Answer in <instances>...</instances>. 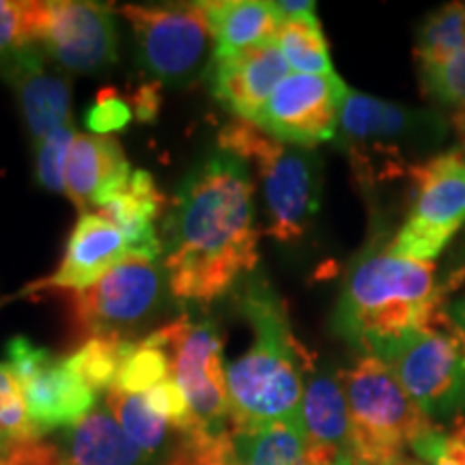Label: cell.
I'll use <instances>...</instances> for the list:
<instances>
[{
	"label": "cell",
	"mask_w": 465,
	"mask_h": 465,
	"mask_svg": "<svg viewBox=\"0 0 465 465\" xmlns=\"http://www.w3.org/2000/svg\"><path fill=\"white\" fill-rule=\"evenodd\" d=\"M164 212L166 196L160 192L153 174L134 171L127 188L95 213L124 232L138 261H155L164 250L155 220Z\"/></svg>",
	"instance_id": "7402d4cb"
},
{
	"label": "cell",
	"mask_w": 465,
	"mask_h": 465,
	"mask_svg": "<svg viewBox=\"0 0 465 465\" xmlns=\"http://www.w3.org/2000/svg\"><path fill=\"white\" fill-rule=\"evenodd\" d=\"M315 7H317L315 3H304V0H300V3H291V0H282V3H276V9L281 11V15L284 17V20L315 14Z\"/></svg>",
	"instance_id": "74e56055"
},
{
	"label": "cell",
	"mask_w": 465,
	"mask_h": 465,
	"mask_svg": "<svg viewBox=\"0 0 465 465\" xmlns=\"http://www.w3.org/2000/svg\"><path fill=\"white\" fill-rule=\"evenodd\" d=\"M441 298L433 263L377 250L349 270L332 325L362 356L381 358L405 336L438 322Z\"/></svg>",
	"instance_id": "3957f363"
},
{
	"label": "cell",
	"mask_w": 465,
	"mask_h": 465,
	"mask_svg": "<svg viewBox=\"0 0 465 465\" xmlns=\"http://www.w3.org/2000/svg\"><path fill=\"white\" fill-rule=\"evenodd\" d=\"M132 173L116 138L75 134L65 166V194L78 212L95 213L127 188Z\"/></svg>",
	"instance_id": "ac0fdd59"
},
{
	"label": "cell",
	"mask_w": 465,
	"mask_h": 465,
	"mask_svg": "<svg viewBox=\"0 0 465 465\" xmlns=\"http://www.w3.org/2000/svg\"><path fill=\"white\" fill-rule=\"evenodd\" d=\"M130 104L134 110V116L147 124V121H153L160 113V83H144L134 91V95H130Z\"/></svg>",
	"instance_id": "8d00e7d4"
},
{
	"label": "cell",
	"mask_w": 465,
	"mask_h": 465,
	"mask_svg": "<svg viewBox=\"0 0 465 465\" xmlns=\"http://www.w3.org/2000/svg\"><path fill=\"white\" fill-rule=\"evenodd\" d=\"M276 44L287 65L298 74H334L328 42L315 14L284 20L276 35Z\"/></svg>",
	"instance_id": "cb8c5ba5"
},
{
	"label": "cell",
	"mask_w": 465,
	"mask_h": 465,
	"mask_svg": "<svg viewBox=\"0 0 465 465\" xmlns=\"http://www.w3.org/2000/svg\"><path fill=\"white\" fill-rule=\"evenodd\" d=\"M203 9L216 42L213 54H231L276 42L284 22L276 3L263 0H212L203 3Z\"/></svg>",
	"instance_id": "603a6c76"
},
{
	"label": "cell",
	"mask_w": 465,
	"mask_h": 465,
	"mask_svg": "<svg viewBox=\"0 0 465 465\" xmlns=\"http://www.w3.org/2000/svg\"><path fill=\"white\" fill-rule=\"evenodd\" d=\"M42 440L35 433L22 388L7 362H0V441L20 444V441Z\"/></svg>",
	"instance_id": "f1b7e54d"
},
{
	"label": "cell",
	"mask_w": 465,
	"mask_h": 465,
	"mask_svg": "<svg viewBox=\"0 0 465 465\" xmlns=\"http://www.w3.org/2000/svg\"><path fill=\"white\" fill-rule=\"evenodd\" d=\"M411 450L427 465H465V418H457L450 431L431 429L414 441Z\"/></svg>",
	"instance_id": "d6a6232c"
},
{
	"label": "cell",
	"mask_w": 465,
	"mask_h": 465,
	"mask_svg": "<svg viewBox=\"0 0 465 465\" xmlns=\"http://www.w3.org/2000/svg\"><path fill=\"white\" fill-rule=\"evenodd\" d=\"M452 127H455L459 136L463 138V147H465V108L457 110V113L452 114Z\"/></svg>",
	"instance_id": "60d3db41"
},
{
	"label": "cell",
	"mask_w": 465,
	"mask_h": 465,
	"mask_svg": "<svg viewBox=\"0 0 465 465\" xmlns=\"http://www.w3.org/2000/svg\"><path fill=\"white\" fill-rule=\"evenodd\" d=\"M300 427L312 465H334L341 459H349L351 424L339 371L328 373L312 369L308 373L300 407Z\"/></svg>",
	"instance_id": "d6986e66"
},
{
	"label": "cell",
	"mask_w": 465,
	"mask_h": 465,
	"mask_svg": "<svg viewBox=\"0 0 465 465\" xmlns=\"http://www.w3.org/2000/svg\"><path fill=\"white\" fill-rule=\"evenodd\" d=\"M457 250H459V252L455 254L457 263L452 265L450 278H449L450 287H459V282L465 281V240H463V243H461V246H459Z\"/></svg>",
	"instance_id": "ab89813d"
},
{
	"label": "cell",
	"mask_w": 465,
	"mask_h": 465,
	"mask_svg": "<svg viewBox=\"0 0 465 465\" xmlns=\"http://www.w3.org/2000/svg\"><path fill=\"white\" fill-rule=\"evenodd\" d=\"M58 452L54 441L31 440L20 444L0 441V465H56Z\"/></svg>",
	"instance_id": "d590c367"
},
{
	"label": "cell",
	"mask_w": 465,
	"mask_h": 465,
	"mask_svg": "<svg viewBox=\"0 0 465 465\" xmlns=\"http://www.w3.org/2000/svg\"><path fill=\"white\" fill-rule=\"evenodd\" d=\"M339 377L349 407L353 465L397 461L418 438L435 429L380 358L360 356L349 369H341Z\"/></svg>",
	"instance_id": "8992f818"
},
{
	"label": "cell",
	"mask_w": 465,
	"mask_h": 465,
	"mask_svg": "<svg viewBox=\"0 0 465 465\" xmlns=\"http://www.w3.org/2000/svg\"><path fill=\"white\" fill-rule=\"evenodd\" d=\"M164 298V272L155 261H127L89 289L72 291L69 317L86 339L121 336L147 322Z\"/></svg>",
	"instance_id": "4fadbf2b"
},
{
	"label": "cell",
	"mask_w": 465,
	"mask_h": 465,
	"mask_svg": "<svg viewBox=\"0 0 465 465\" xmlns=\"http://www.w3.org/2000/svg\"><path fill=\"white\" fill-rule=\"evenodd\" d=\"M334 465H353V463H351V459H341V461L334 463Z\"/></svg>",
	"instance_id": "7bdbcfd3"
},
{
	"label": "cell",
	"mask_w": 465,
	"mask_h": 465,
	"mask_svg": "<svg viewBox=\"0 0 465 465\" xmlns=\"http://www.w3.org/2000/svg\"><path fill=\"white\" fill-rule=\"evenodd\" d=\"M446 315H449L450 323L455 325V328L459 330V334H461L465 341V298L449 304V308H446Z\"/></svg>",
	"instance_id": "f35d334b"
},
{
	"label": "cell",
	"mask_w": 465,
	"mask_h": 465,
	"mask_svg": "<svg viewBox=\"0 0 465 465\" xmlns=\"http://www.w3.org/2000/svg\"><path fill=\"white\" fill-rule=\"evenodd\" d=\"M143 397L147 399L151 410L160 418H164L179 435L188 438V435L194 433V416H192L188 399H185L183 391L173 377H168V380L158 383L155 388H151Z\"/></svg>",
	"instance_id": "836d02e7"
},
{
	"label": "cell",
	"mask_w": 465,
	"mask_h": 465,
	"mask_svg": "<svg viewBox=\"0 0 465 465\" xmlns=\"http://www.w3.org/2000/svg\"><path fill=\"white\" fill-rule=\"evenodd\" d=\"M132 342L134 341L121 339V336L86 339L72 356H67V362L93 392H110L119 377L121 364L132 349Z\"/></svg>",
	"instance_id": "484cf974"
},
{
	"label": "cell",
	"mask_w": 465,
	"mask_h": 465,
	"mask_svg": "<svg viewBox=\"0 0 465 465\" xmlns=\"http://www.w3.org/2000/svg\"><path fill=\"white\" fill-rule=\"evenodd\" d=\"M347 93L336 74H291L272 93L254 125L278 141L312 149L336 136Z\"/></svg>",
	"instance_id": "5bb4252c"
},
{
	"label": "cell",
	"mask_w": 465,
	"mask_h": 465,
	"mask_svg": "<svg viewBox=\"0 0 465 465\" xmlns=\"http://www.w3.org/2000/svg\"><path fill=\"white\" fill-rule=\"evenodd\" d=\"M213 465H312L300 422L240 427L209 440Z\"/></svg>",
	"instance_id": "ffe728a7"
},
{
	"label": "cell",
	"mask_w": 465,
	"mask_h": 465,
	"mask_svg": "<svg viewBox=\"0 0 465 465\" xmlns=\"http://www.w3.org/2000/svg\"><path fill=\"white\" fill-rule=\"evenodd\" d=\"M132 119L134 110L130 100L113 86H106V89L97 91L95 102L86 113L84 121L95 136H108L110 132L124 130L125 125H130Z\"/></svg>",
	"instance_id": "e575fe53"
},
{
	"label": "cell",
	"mask_w": 465,
	"mask_h": 465,
	"mask_svg": "<svg viewBox=\"0 0 465 465\" xmlns=\"http://www.w3.org/2000/svg\"><path fill=\"white\" fill-rule=\"evenodd\" d=\"M138 261L130 242L116 226L97 213H83L67 240L65 257L54 274L28 284L20 295L48 291H83L100 282L114 267Z\"/></svg>",
	"instance_id": "2e32d148"
},
{
	"label": "cell",
	"mask_w": 465,
	"mask_h": 465,
	"mask_svg": "<svg viewBox=\"0 0 465 465\" xmlns=\"http://www.w3.org/2000/svg\"><path fill=\"white\" fill-rule=\"evenodd\" d=\"M149 336L164 349L171 362V377L188 399L194 416L192 435L224 433L232 424V416L226 388L224 341L218 323L207 317L183 315Z\"/></svg>",
	"instance_id": "52a82bcc"
},
{
	"label": "cell",
	"mask_w": 465,
	"mask_h": 465,
	"mask_svg": "<svg viewBox=\"0 0 465 465\" xmlns=\"http://www.w3.org/2000/svg\"><path fill=\"white\" fill-rule=\"evenodd\" d=\"M388 465H392V463H388Z\"/></svg>",
	"instance_id": "f6af8a7d"
},
{
	"label": "cell",
	"mask_w": 465,
	"mask_h": 465,
	"mask_svg": "<svg viewBox=\"0 0 465 465\" xmlns=\"http://www.w3.org/2000/svg\"><path fill=\"white\" fill-rule=\"evenodd\" d=\"M422 91L457 110L465 108V50L438 65L420 67Z\"/></svg>",
	"instance_id": "1f68e13d"
},
{
	"label": "cell",
	"mask_w": 465,
	"mask_h": 465,
	"mask_svg": "<svg viewBox=\"0 0 465 465\" xmlns=\"http://www.w3.org/2000/svg\"><path fill=\"white\" fill-rule=\"evenodd\" d=\"M339 143L364 188L410 177L420 155L446 141L449 124L431 110H416L349 91L341 108Z\"/></svg>",
	"instance_id": "277c9868"
},
{
	"label": "cell",
	"mask_w": 465,
	"mask_h": 465,
	"mask_svg": "<svg viewBox=\"0 0 465 465\" xmlns=\"http://www.w3.org/2000/svg\"><path fill=\"white\" fill-rule=\"evenodd\" d=\"M14 89L35 144L72 125V80L48 65L39 48H31L0 65Z\"/></svg>",
	"instance_id": "e0dca14e"
},
{
	"label": "cell",
	"mask_w": 465,
	"mask_h": 465,
	"mask_svg": "<svg viewBox=\"0 0 465 465\" xmlns=\"http://www.w3.org/2000/svg\"><path fill=\"white\" fill-rule=\"evenodd\" d=\"M218 144L257 168L267 232L282 243L302 240L322 205V164L315 151L278 141L243 119L224 125Z\"/></svg>",
	"instance_id": "5b68a950"
},
{
	"label": "cell",
	"mask_w": 465,
	"mask_h": 465,
	"mask_svg": "<svg viewBox=\"0 0 465 465\" xmlns=\"http://www.w3.org/2000/svg\"><path fill=\"white\" fill-rule=\"evenodd\" d=\"M410 177L414 182L410 213L388 250L431 263L465 224V147L420 162Z\"/></svg>",
	"instance_id": "ba28073f"
},
{
	"label": "cell",
	"mask_w": 465,
	"mask_h": 465,
	"mask_svg": "<svg viewBox=\"0 0 465 465\" xmlns=\"http://www.w3.org/2000/svg\"><path fill=\"white\" fill-rule=\"evenodd\" d=\"M380 360L431 420L455 414L465 403V341L446 311L433 325L405 336Z\"/></svg>",
	"instance_id": "30bf717a"
},
{
	"label": "cell",
	"mask_w": 465,
	"mask_h": 465,
	"mask_svg": "<svg viewBox=\"0 0 465 465\" xmlns=\"http://www.w3.org/2000/svg\"><path fill=\"white\" fill-rule=\"evenodd\" d=\"M392 465H424L422 461H416V459H410V457H401L397 461H392Z\"/></svg>",
	"instance_id": "b9f144b4"
},
{
	"label": "cell",
	"mask_w": 465,
	"mask_h": 465,
	"mask_svg": "<svg viewBox=\"0 0 465 465\" xmlns=\"http://www.w3.org/2000/svg\"><path fill=\"white\" fill-rule=\"evenodd\" d=\"M465 50V5L450 3L433 11L418 31L414 54L420 67L438 65Z\"/></svg>",
	"instance_id": "4316f807"
},
{
	"label": "cell",
	"mask_w": 465,
	"mask_h": 465,
	"mask_svg": "<svg viewBox=\"0 0 465 465\" xmlns=\"http://www.w3.org/2000/svg\"><path fill=\"white\" fill-rule=\"evenodd\" d=\"M168 377H171V362L164 349L151 341V336H144L143 341L132 342L114 388L127 394H144Z\"/></svg>",
	"instance_id": "83f0119b"
},
{
	"label": "cell",
	"mask_w": 465,
	"mask_h": 465,
	"mask_svg": "<svg viewBox=\"0 0 465 465\" xmlns=\"http://www.w3.org/2000/svg\"><path fill=\"white\" fill-rule=\"evenodd\" d=\"M11 298H0V308H3L5 304H7V302H9Z\"/></svg>",
	"instance_id": "ee69618b"
},
{
	"label": "cell",
	"mask_w": 465,
	"mask_h": 465,
	"mask_svg": "<svg viewBox=\"0 0 465 465\" xmlns=\"http://www.w3.org/2000/svg\"><path fill=\"white\" fill-rule=\"evenodd\" d=\"M74 138V125H67L35 144V174L45 190L65 192V166Z\"/></svg>",
	"instance_id": "4dcf8cb0"
},
{
	"label": "cell",
	"mask_w": 465,
	"mask_h": 465,
	"mask_svg": "<svg viewBox=\"0 0 465 465\" xmlns=\"http://www.w3.org/2000/svg\"><path fill=\"white\" fill-rule=\"evenodd\" d=\"M35 45L56 65L95 74L116 63V26L108 5L33 0Z\"/></svg>",
	"instance_id": "7c38bea8"
},
{
	"label": "cell",
	"mask_w": 465,
	"mask_h": 465,
	"mask_svg": "<svg viewBox=\"0 0 465 465\" xmlns=\"http://www.w3.org/2000/svg\"><path fill=\"white\" fill-rule=\"evenodd\" d=\"M31 48L33 0H0V65Z\"/></svg>",
	"instance_id": "f546056e"
},
{
	"label": "cell",
	"mask_w": 465,
	"mask_h": 465,
	"mask_svg": "<svg viewBox=\"0 0 465 465\" xmlns=\"http://www.w3.org/2000/svg\"><path fill=\"white\" fill-rule=\"evenodd\" d=\"M56 450L61 465H149L151 457L138 449L106 405L63 429Z\"/></svg>",
	"instance_id": "44dd1931"
},
{
	"label": "cell",
	"mask_w": 465,
	"mask_h": 465,
	"mask_svg": "<svg viewBox=\"0 0 465 465\" xmlns=\"http://www.w3.org/2000/svg\"><path fill=\"white\" fill-rule=\"evenodd\" d=\"M138 58L160 84H183L212 65L216 42L203 3L124 5Z\"/></svg>",
	"instance_id": "9c48e42d"
},
{
	"label": "cell",
	"mask_w": 465,
	"mask_h": 465,
	"mask_svg": "<svg viewBox=\"0 0 465 465\" xmlns=\"http://www.w3.org/2000/svg\"><path fill=\"white\" fill-rule=\"evenodd\" d=\"M287 75L289 65L276 42L231 54H213L207 69L212 95L237 119L250 124L257 121Z\"/></svg>",
	"instance_id": "9a60e30c"
},
{
	"label": "cell",
	"mask_w": 465,
	"mask_h": 465,
	"mask_svg": "<svg viewBox=\"0 0 465 465\" xmlns=\"http://www.w3.org/2000/svg\"><path fill=\"white\" fill-rule=\"evenodd\" d=\"M104 405L116 418V422L124 427V431L130 435L134 444L147 452L149 457L160 455L164 450L171 424L151 410L143 394H127L113 388L106 392Z\"/></svg>",
	"instance_id": "d4e9b609"
},
{
	"label": "cell",
	"mask_w": 465,
	"mask_h": 465,
	"mask_svg": "<svg viewBox=\"0 0 465 465\" xmlns=\"http://www.w3.org/2000/svg\"><path fill=\"white\" fill-rule=\"evenodd\" d=\"M254 345L226 366L231 416L240 427L300 422L306 377L315 356L298 341L287 308L263 278L248 276L237 298Z\"/></svg>",
	"instance_id": "7a4b0ae2"
},
{
	"label": "cell",
	"mask_w": 465,
	"mask_h": 465,
	"mask_svg": "<svg viewBox=\"0 0 465 465\" xmlns=\"http://www.w3.org/2000/svg\"><path fill=\"white\" fill-rule=\"evenodd\" d=\"M164 229V267L174 300L212 304L252 276L259 229L246 162L218 151L192 168Z\"/></svg>",
	"instance_id": "6da1fadb"
},
{
	"label": "cell",
	"mask_w": 465,
	"mask_h": 465,
	"mask_svg": "<svg viewBox=\"0 0 465 465\" xmlns=\"http://www.w3.org/2000/svg\"><path fill=\"white\" fill-rule=\"evenodd\" d=\"M5 351L22 388L28 420L39 438L56 429L74 427L97 407L100 394L86 386L67 358L37 347L26 336H14Z\"/></svg>",
	"instance_id": "8fae6325"
}]
</instances>
